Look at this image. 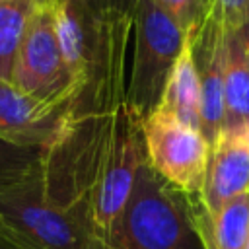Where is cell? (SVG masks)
<instances>
[{"label":"cell","mask_w":249,"mask_h":249,"mask_svg":"<svg viewBox=\"0 0 249 249\" xmlns=\"http://www.w3.org/2000/svg\"><path fill=\"white\" fill-rule=\"evenodd\" d=\"M107 249H204L193 222L191 196L144 160Z\"/></svg>","instance_id":"obj_1"},{"label":"cell","mask_w":249,"mask_h":249,"mask_svg":"<svg viewBox=\"0 0 249 249\" xmlns=\"http://www.w3.org/2000/svg\"><path fill=\"white\" fill-rule=\"evenodd\" d=\"M0 218L29 249H99L82 222L49 198L39 163L0 189Z\"/></svg>","instance_id":"obj_2"},{"label":"cell","mask_w":249,"mask_h":249,"mask_svg":"<svg viewBox=\"0 0 249 249\" xmlns=\"http://www.w3.org/2000/svg\"><path fill=\"white\" fill-rule=\"evenodd\" d=\"M134 53L126 86V103L140 119L152 115L163 95L165 82L187 47L179 25L154 2L134 0Z\"/></svg>","instance_id":"obj_3"},{"label":"cell","mask_w":249,"mask_h":249,"mask_svg":"<svg viewBox=\"0 0 249 249\" xmlns=\"http://www.w3.org/2000/svg\"><path fill=\"white\" fill-rule=\"evenodd\" d=\"M54 6L56 0L37 4L16 56L12 84L39 101L68 107L80 91L60 51Z\"/></svg>","instance_id":"obj_4"},{"label":"cell","mask_w":249,"mask_h":249,"mask_svg":"<svg viewBox=\"0 0 249 249\" xmlns=\"http://www.w3.org/2000/svg\"><path fill=\"white\" fill-rule=\"evenodd\" d=\"M142 134L154 171L181 193L200 196L210 158L204 136L161 109L142 119Z\"/></svg>","instance_id":"obj_5"},{"label":"cell","mask_w":249,"mask_h":249,"mask_svg":"<svg viewBox=\"0 0 249 249\" xmlns=\"http://www.w3.org/2000/svg\"><path fill=\"white\" fill-rule=\"evenodd\" d=\"M198 80L200 134L212 146L224 128V60L226 27L218 14L210 12L202 27L187 41Z\"/></svg>","instance_id":"obj_6"},{"label":"cell","mask_w":249,"mask_h":249,"mask_svg":"<svg viewBox=\"0 0 249 249\" xmlns=\"http://www.w3.org/2000/svg\"><path fill=\"white\" fill-rule=\"evenodd\" d=\"M66 107L39 101L12 82L0 80V140L45 150L56 136Z\"/></svg>","instance_id":"obj_7"},{"label":"cell","mask_w":249,"mask_h":249,"mask_svg":"<svg viewBox=\"0 0 249 249\" xmlns=\"http://www.w3.org/2000/svg\"><path fill=\"white\" fill-rule=\"evenodd\" d=\"M243 193H249V128L222 130L210 146L198 200L208 214H214Z\"/></svg>","instance_id":"obj_8"},{"label":"cell","mask_w":249,"mask_h":249,"mask_svg":"<svg viewBox=\"0 0 249 249\" xmlns=\"http://www.w3.org/2000/svg\"><path fill=\"white\" fill-rule=\"evenodd\" d=\"M191 212L204 249H245L249 237V193L226 202L214 214H208L196 196V202H191Z\"/></svg>","instance_id":"obj_9"},{"label":"cell","mask_w":249,"mask_h":249,"mask_svg":"<svg viewBox=\"0 0 249 249\" xmlns=\"http://www.w3.org/2000/svg\"><path fill=\"white\" fill-rule=\"evenodd\" d=\"M249 128V66L237 31L226 29L224 60V128Z\"/></svg>","instance_id":"obj_10"},{"label":"cell","mask_w":249,"mask_h":249,"mask_svg":"<svg viewBox=\"0 0 249 249\" xmlns=\"http://www.w3.org/2000/svg\"><path fill=\"white\" fill-rule=\"evenodd\" d=\"M158 109L173 115L179 123L200 132V93L189 45L177 58Z\"/></svg>","instance_id":"obj_11"},{"label":"cell","mask_w":249,"mask_h":249,"mask_svg":"<svg viewBox=\"0 0 249 249\" xmlns=\"http://www.w3.org/2000/svg\"><path fill=\"white\" fill-rule=\"evenodd\" d=\"M39 2L45 0H0V80L12 82L18 51Z\"/></svg>","instance_id":"obj_12"},{"label":"cell","mask_w":249,"mask_h":249,"mask_svg":"<svg viewBox=\"0 0 249 249\" xmlns=\"http://www.w3.org/2000/svg\"><path fill=\"white\" fill-rule=\"evenodd\" d=\"M183 31L189 41L212 12V0H154Z\"/></svg>","instance_id":"obj_13"},{"label":"cell","mask_w":249,"mask_h":249,"mask_svg":"<svg viewBox=\"0 0 249 249\" xmlns=\"http://www.w3.org/2000/svg\"><path fill=\"white\" fill-rule=\"evenodd\" d=\"M41 160V150L19 148L0 140V189L19 181Z\"/></svg>","instance_id":"obj_14"},{"label":"cell","mask_w":249,"mask_h":249,"mask_svg":"<svg viewBox=\"0 0 249 249\" xmlns=\"http://www.w3.org/2000/svg\"><path fill=\"white\" fill-rule=\"evenodd\" d=\"M212 8L228 31L249 23V0H212Z\"/></svg>","instance_id":"obj_15"},{"label":"cell","mask_w":249,"mask_h":249,"mask_svg":"<svg viewBox=\"0 0 249 249\" xmlns=\"http://www.w3.org/2000/svg\"><path fill=\"white\" fill-rule=\"evenodd\" d=\"M0 249H29L0 218Z\"/></svg>","instance_id":"obj_16"},{"label":"cell","mask_w":249,"mask_h":249,"mask_svg":"<svg viewBox=\"0 0 249 249\" xmlns=\"http://www.w3.org/2000/svg\"><path fill=\"white\" fill-rule=\"evenodd\" d=\"M237 35H239V41H241V49H243V56H245V62L249 66V23H245L243 27L235 29Z\"/></svg>","instance_id":"obj_17"},{"label":"cell","mask_w":249,"mask_h":249,"mask_svg":"<svg viewBox=\"0 0 249 249\" xmlns=\"http://www.w3.org/2000/svg\"><path fill=\"white\" fill-rule=\"evenodd\" d=\"M245 249H249V237H247V245H245Z\"/></svg>","instance_id":"obj_18"}]
</instances>
